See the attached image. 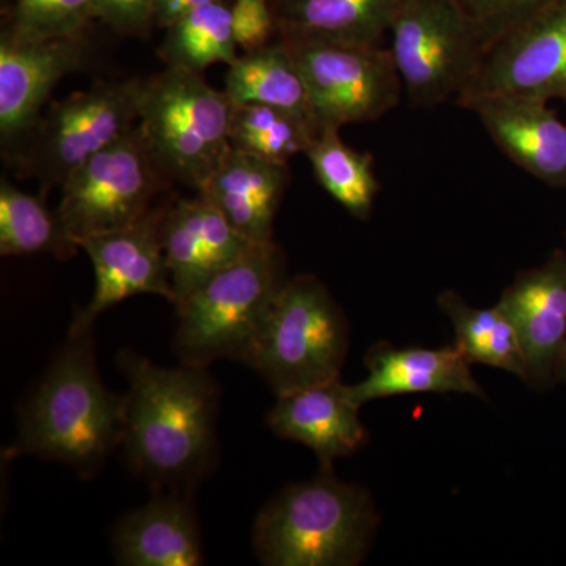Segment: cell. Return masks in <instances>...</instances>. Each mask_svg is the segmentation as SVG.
I'll return each instance as SVG.
<instances>
[{"instance_id": "cell-1", "label": "cell", "mask_w": 566, "mask_h": 566, "mask_svg": "<svg viewBox=\"0 0 566 566\" xmlns=\"http://www.w3.org/2000/svg\"><path fill=\"white\" fill-rule=\"evenodd\" d=\"M118 365L129 381L123 450L153 486H193L216 460L218 382L207 367L163 368L133 352Z\"/></svg>"}, {"instance_id": "cell-2", "label": "cell", "mask_w": 566, "mask_h": 566, "mask_svg": "<svg viewBox=\"0 0 566 566\" xmlns=\"http://www.w3.org/2000/svg\"><path fill=\"white\" fill-rule=\"evenodd\" d=\"M125 422L126 395L103 385L92 331L69 335L22 406L10 455H35L95 475L122 446Z\"/></svg>"}, {"instance_id": "cell-3", "label": "cell", "mask_w": 566, "mask_h": 566, "mask_svg": "<svg viewBox=\"0 0 566 566\" xmlns=\"http://www.w3.org/2000/svg\"><path fill=\"white\" fill-rule=\"evenodd\" d=\"M379 524L364 488L323 471L275 495L253 526V549L268 566L359 565Z\"/></svg>"}, {"instance_id": "cell-4", "label": "cell", "mask_w": 566, "mask_h": 566, "mask_svg": "<svg viewBox=\"0 0 566 566\" xmlns=\"http://www.w3.org/2000/svg\"><path fill=\"white\" fill-rule=\"evenodd\" d=\"M274 241L255 244L177 305L174 349L182 365L248 359L285 279Z\"/></svg>"}, {"instance_id": "cell-5", "label": "cell", "mask_w": 566, "mask_h": 566, "mask_svg": "<svg viewBox=\"0 0 566 566\" xmlns=\"http://www.w3.org/2000/svg\"><path fill=\"white\" fill-rule=\"evenodd\" d=\"M349 348L348 323L319 279H286L245 364L277 397L340 378Z\"/></svg>"}, {"instance_id": "cell-6", "label": "cell", "mask_w": 566, "mask_h": 566, "mask_svg": "<svg viewBox=\"0 0 566 566\" xmlns=\"http://www.w3.org/2000/svg\"><path fill=\"white\" fill-rule=\"evenodd\" d=\"M232 102L202 74L166 70L142 82L139 129L170 181L199 191L230 145Z\"/></svg>"}, {"instance_id": "cell-7", "label": "cell", "mask_w": 566, "mask_h": 566, "mask_svg": "<svg viewBox=\"0 0 566 566\" xmlns=\"http://www.w3.org/2000/svg\"><path fill=\"white\" fill-rule=\"evenodd\" d=\"M277 39L303 76L316 134L379 120L400 104L403 84L389 48L312 36Z\"/></svg>"}, {"instance_id": "cell-8", "label": "cell", "mask_w": 566, "mask_h": 566, "mask_svg": "<svg viewBox=\"0 0 566 566\" xmlns=\"http://www.w3.org/2000/svg\"><path fill=\"white\" fill-rule=\"evenodd\" d=\"M389 33L403 93L416 109L457 102L486 51L482 35L453 0H403Z\"/></svg>"}, {"instance_id": "cell-9", "label": "cell", "mask_w": 566, "mask_h": 566, "mask_svg": "<svg viewBox=\"0 0 566 566\" xmlns=\"http://www.w3.org/2000/svg\"><path fill=\"white\" fill-rule=\"evenodd\" d=\"M142 82H98L52 104L13 166L43 188H62L82 164L139 125Z\"/></svg>"}, {"instance_id": "cell-10", "label": "cell", "mask_w": 566, "mask_h": 566, "mask_svg": "<svg viewBox=\"0 0 566 566\" xmlns=\"http://www.w3.org/2000/svg\"><path fill=\"white\" fill-rule=\"evenodd\" d=\"M169 178L151 156L139 125L82 164L62 186L57 216L66 237L81 241L139 222Z\"/></svg>"}, {"instance_id": "cell-11", "label": "cell", "mask_w": 566, "mask_h": 566, "mask_svg": "<svg viewBox=\"0 0 566 566\" xmlns=\"http://www.w3.org/2000/svg\"><path fill=\"white\" fill-rule=\"evenodd\" d=\"M485 95L566 103V0L491 44L457 104Z\"/></svg>"}, {"instance_id": "cell-12", "label": "cell", "mask_w": 566, "mask_h": 566, "mask_svg": "<svg viewBox=\"0 0 566 566\" xmlns=\"http://www.w3.org/2000/svg\"><path fill=\"white\" fill-rule=\"evenodd\" d=\"M81 36L22 39L0 32V145L13 166L55 85L87 59Z\"/></svg>"}, {"instance_id": "cell-13", "label": "cell", "mask_w": 566, "mask_h": 566, "mask_svg": "<svg viewBox=\"0 0 566 566\" xmlns=\"http://www.w3.org/2000/svg\"><path fill=\"white\" fill-rule=\"evenodd\" d=\"M164 212L166 208L150 210L132 227L81 241L95 270V292L74 316L70 335L92 331L103 312L137 294H156L175 304L163 245Z\"/></svg>"}, {"instance_id": "cell-14", "label": "cell", "mask_w": 566, "mask_h": 566, "mask_svg": "<svg viewBox=\"0 0 566 566\" xmlns=\"http://www.w3.org/2000/svg\"><path fill=\"white\" fill-rule=\"evenodd\" d=\"M497 307L515 326L527 364L526 385L538 390L557 385L566 342V249H557L542 266L521 271Z\"/></svg>"}, {"instance_id": "cell-15", "label": "cell", "mask_w": 566, "mask_h": 566, "mask_svg": "<svg viewBox=\"0 0 566 566\" xmlns=\"http://www.w3.org/2000/svg\"><path fill=\"white\" fill-rule=\"evenodd\" d=\"M495 147L524 172L551 188H566V123L549 103L517 95L469 99Z\"/></svg>"}, {"instance_id": "cell-16", "label": "cell", "mask_w": 566, "mask_h": 566, "mask_svg": "<svg viewBox=\"0 0 566 566\" xmlns=\"http://www.w3.org/2000/svg\"><path fill=\"white\" fill-rule=\"evenodd\" d=\"M163 245L177 307L212 275L243 259L255 243L197 192L166 208Z\"/></svg>"}, {"instance_id": "cell-17", "label": "cell", "mask_w": 566, "mask_h": 566, "mask_svg": "<svg viewBox=\"0 0 566 566\" xmlns=\"http://www.w3.org/2000/svg\"><path fill=\"white\" fill-rule=\"evenodd\" d=\"M367 376L348 386L349 397L363 408L368 401L406 394H465L486 398L472 375V364L455 344L442 348H395L376 344L365 356Z\"/></svg>"}, {"instance_id": "cell-18", "label": "cell", "mask_w": 566, "mask_h": 566, "mask_svg": "<svg viewBox=\"0 0 566 566\" xmlns=\"http://www.w3.org/2000/svg\"><path fill=\"white\" fill-rule=\"evenodd\" d=\"M359 409L338 378L281 395L268 415V424L281 438L314 450L323 471H333L334 460L353 455L367 442Z\"/></svg>"}, {"instance_id": "cell-19", "label": "cell", "mask_w": 566, "mask_h": 566, "mask_svg": "<svg viewBox=\"0 0 566 566\" xmlns=\"http://www.w3.org/2000/svg\"><path fill=\"white\" fill-rule=\"evenodd\" d=\"M289 182L285 164L230 147L197 192L210 200L238 232L252 243L263 244L273 241L275 214Z\"/></svg>"}, {"instance_id": "cell-20", "label": "cell", "mask_w": 566, "mask_h": 566, "mask_svg": "<svg viewBox=\"0 0 566 566\" xmlns=\"http://www.w3.org/2000/svg\"><path fill=\"white\" fill-rule=\"evenodd\" d=\"M112 549L126 566L202 565L199 521L188 495H155L123 517L112 534Z\"/></svg>"}, {"instance_id": "cell-21", "label": "cell", "mask_w": 566, "mask_h": 566, "mask_svg": "<svg viewBox=\"0 0 566 566\" xmlns=\"http://www.w3.org/2000/svg\"><path fill=\"white\" fill-rule=\"evenodd\" d=\"M403 0H271L277 36L378 46Z\"/></svg>"}, {"instance_id": "cell-22", "label": "cell", "mask_w": 566, "mask_h": 566, "mask_svg": "<svg viewBox=\"0 0 566 566\" xmlns=\"http://www.w3.org/2000/svg\"><path fill=\"white\" fill-rule=\"evenodd\" d=\"M223 92L233 104L279 107L311 122L303 76L281 39L262 50L243 52L229 66Z\"/></svg>"}, {"instance_id": "cell-23", "label": "cell", "mask_w": 566, "mask_h": 566, "mask_svg": "<svg viewBox=\"0 0 566 566\" xmlns=\"http://www.w3.org/2000/svg\"><path fill=\"white\" fill-rule=\"evenodd\" d=\"M439 308L455 329V345L471 364L490 365L527 382L523 346L509 316L495 305L476 308L453 290L439 294Z\"/></svg>"}, {"instance_id": "cell-24", "label": "cell", "mask_w": 566, "mask_h": 566, "mask_svg": "<svg viewBox=\"0 0 566 566\" xmlns=\"http://www.w3.org/2000/svg\"><path fill=\"white\" fill-rule=\"evenodd\" d=\"M238 50L230 2L216 0L167 28L158 54L170 69L202 74L216 63L232 65L240 57Z\"/></svg>"}, {"instance_id": "cell-25", "label": "cell", "mask_w": 566, "mask_h": 566, "mask_svg": "<svg viewBox=\"0 0 566 566\" xmlns=\"http://www.w3.org/2000/svg\"><path fill=\"white\" fill-rule=\"evenodd\" d=\"M316 180L324 191L359 221L370 219L379 193L375 158L354 150L342 140L340 132L316 134L305 151Z\"/></svg>"}, {"instance_id": "cell-26", "label": "cell", "mask_w": 566, "mask_h": 566, "mask_svg": "<svg viewBox=\"0 0 566 566\" xmlns=\"http://www.w3.org/2000/svg\"><path fill=\"white\" fill-rule=\"evenodd\" d=\"M77 245L63 230L57 211L52 212L41 197L14 188L3 178L0 182V253L25 256L54 253L69 259Z\"/></svg>"}, {"instance_id": "cell-27", "label": "cell", "mask_w": 566, "mask_h": 566, "mask_svg": "<svg viewBox=\"0 0 566 566\" xmlns=\"http://www.w3.org/2000/svg\"><path fill=\"white\" fill-rule=\"evenodd\" d=\"M316 137L307 118L263 104H233L230 117V145L237 150L275 164L305 155Z\"/></svg>"}, {"instance_id": "cell-28", "label": "cell", "mask_w": 566, "mask_h": 566, "mask_svg": "<svg viewBox=\"0 0 566 566\" xmlns=\"http://www.w3.org/2000/svg\"><path fill=\"white\" fill-rule=\"evenodd\" d=\"M93 20V0H7L2 31L22 39L81 36Z\"/></svg>"}, {"instance_id": "cell-29", "label": "cell", "mask_w": 566, "mask_h": 566, "mask_svg": "<svg viewBox=\"0 0 566 566\" xmlns=\"http://www.w3.org/2000/svg\"><path fill=\"white\" fill-rule=\"evenodd\" d=\"M482 35L486 50L491 44L526 24L557 0H453Z\"/></svg>"}, {"instance_id": "cell-30", "label": "cell", "mask_w": 566, "mask_h": 566, "mask_svg": "<svg viewBox=\"0 0 566 566\" xmlns=\"http://www.w3.org/2000/svg\"><path fill=\"white\" fill-rule=\"evenodd\" d=\"M233 35L243 52L262 50L277 40V21L271 0H230Z\"/></svg>"}, {"instance_id": "cell-31", "label": "cell", "mask_w": 566, "mask_h": 566, "mask_svg": "<svg viewBox=\"0 0 566 566\" xmlns=\"http://www.w3.org/2000/svg\"><path fill=\"white\" fill-rule=\"evenodd\" d=\"M95 18L125 36H147L155 28V0H93Z\"/></svg>"}, {"instance_id": "cell-32", "label": "cell", "mask_w": 566, "mask_h": 566, "mask_svg": "<svg viewBox=\"0 0 566 566\" xmlns=\"http://www.w3.org/2000/svg\"><path fill=\"white\" fill-rule=\"evenodd\" d=\"M211 2L216 0H155V28L166 31L192 10Z\"/></svg>"}, {"instance_id": "cell-33", "label": "cell", "mask_w": 566, "mask_h": 566, "mask_svg": "<svg viewBox=\"0 0 566 566\" xmlns=\"http://www.w3.org/2000/svg\"><path fill=\"white\" fill-rule=\"evenodd\" d=\"M557 385H566V342L564 352H562L560 363H558Z\"/></svg>"}, {"instance_id": "cell-34", "label": "cell", "mask_w": 566, "mask_h": 566, "mask_svg": "<svg viewBox=\"0 0 566 566\" xmlns=\"http://www.w3.org/2000/svg\"><path fill=\"white\" fill-rule=\"evenodd\" d=\"M565 249H566V234H565Z\"/></svg>"}]
</instances>
